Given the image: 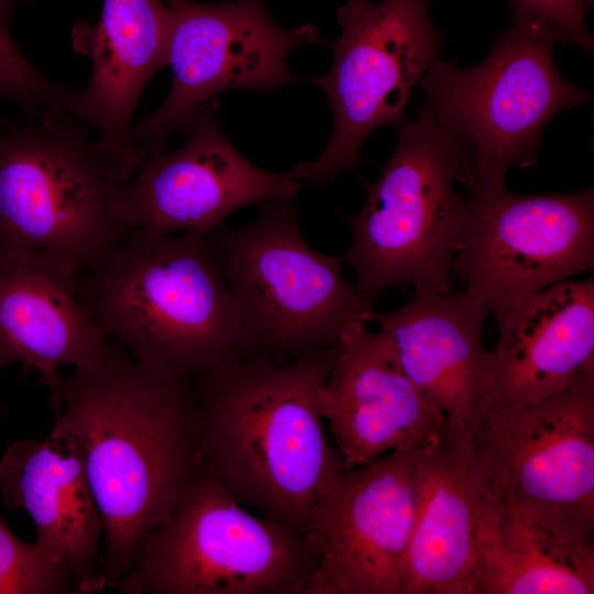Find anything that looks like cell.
I'll use <instances>...</instances> for the list:
<instances>
[{
    "label": "cell",
    "mask_w": 594,
    "mask_h": 594,
    "mask_svg": "<svg viewBox=\"0 0 594 594\" xmlns=\"http://www.w3.org/2000/svg\"><path fill=\"white\" fill-rule=\"evenodd\" d=\"M53 427L78 443L103 521L102 569L118 586L144 535L164 525L202 465L191 377L147 369L109 339L89 371L58 374Z\"/></svg>",
    "instance_id": "cell-1"
},
{
    "label": "cell",
    "mask_w": 594,
    "mask_h": 594,
    "mask_svg": "<svg viewBox=\"0 0 594 594\" xmlns=\"http://www.w3.org/2000/svg\"><path fill=\"white\" fill-rule=\"evenodd\" d=\"M336 353L337 344L286 363L245 355L191 377L202 464L244 507L306 536L345 470L319 406Z\"/></svg>",
    "instance_id": "cell-2"
},
{
    "label": "cell",
    "mask_w": 594,
    "mask_h": 594,
    "mask_svg": "<svg viewBox=\"0 0 594 594\" xmlns=\"http://www.w3.org/2000/svg\"><path fill=\"white\" fill-rule=\"evenodd\" d=\"M107 338L143 366L193 377L245 356L233 295L206 237L135 230L76 274Z\"/></svg>",
    "instance_id": "cell-3"
},
{
    "label": "cell",
    "mask_w": 594,
    "mask_h": 594,
    "mask_svg": "<svg viewBox=\"0 0 594 594\" xmlns=\"http://www.w3.org/2000/svg\"><path fill=\"white\" fill-rule=\"evenodd\" d=\"M397 144L378 178L367 185L363 208L345 220L351 232L343 255L355 286L370 302L394 287L451 292L452 262L469 209L455 190L471 180L462 144L419 108L396 125Z\"/></svg>",
    "instance_id": "cell-4"
},
{
    "label": "cell",
    "mask_w": 594,
    "mask_h": 594,
    "mask_svg": "<svg viewBox=\"0 0 594 594\" xmlns=\"http://www.w3.org/2000/svg\"><path fill=\"white\" fill-rule=\"evenodd\" d=\"M206 240L235 300L246 355L286 363L371 322L373 304L344 278V256L309 245L292 199L266 202L252 222Z\"/></svg>",
    "instance_id": "cell-5"
},
{
    "label": "cell",
    "mask_w": 594,
    "mask_h": 594,
    "mask_svg": "<svg viewBox=\"0 0 594 594\" xmlns=\"http://www.w3.org/2000/svg\"><path fill=\"white\" fill-rule=\"evenodd\" d=\"M557 43L547 24L514 12L509 28L480 64L460 68L437 58L424 75L420 108L469 155L471 180L464 187L506 185L510 168L537 162L549 121L592 99L591 91L560 74Z\"/></svg>",
    "instance_id": "cell-6"
},
{
    "label": "cell",
    "mask_w": 594,
    "mask_h": 594,
    "mask_svg": "<svg viewBox=\"0 0 594 594\" xmlns=\"http://www.w3.org/2000/svg\"><path fill=\"white\" fill-rule=\"evenodd\" d=\"M29 116H0V248L43 252L79 273L135 229L112 209L116 183L92 129L61 106Z\"/></svg>",
    "instance_id": "cell-7"
},
{
    "label": "cell",
    "mask_w": 594,
    "mask_h": 594,
    "mask_svg": "<svg viewBox=\"0 0 594 594\" xmlns=\"http://www.w3.org/2000/svg\"><path fill=\"white\" fill-rule=\"evenodd\" d=\"M309 538L255 516L204 464L169 519L136 544L123 594H307Z\"/></svg>",
    "instance_id": "cell-8"
},
{
    "label": "cell",
    "mask_w": 594,
    "mask_h": 594,
    "mask_svg": "<svg viewBox=\"0 0 594 594\" xmlns=\"http://www.w3.org/2000/svg\"><path fill=\"white\" fill-rule=\"evenodd\" d=\"M472 438L498 501L594 548V375L536 404L484 410Z\"/></svg>",
    "instance_id": "cell-9"
},
{
    "label": "cell",
    "mask_w": 594,
    "mask_h": 594,
    "mask_svg": "<svg viewBox=\"0 0 594 594\" xmlns=\"http://www.w3.org/2000/svg\"><path fill=\"white\" fill-rule=\"evenodd\" d=\"M342 28L330 43V70L314 82L333 113V130L316 158L288 170L299 183L320 186L344 170H355L360 150L373 130L398 125L411 89L420 82L442 45L428 0H381L338 10Z\"/></svg>",
    "instance_id": "cell-10"
},
{
    "label": "cell",
    "mask_w": 594,
    "mask_h": 594,
    "mask_svg": "<svg viewBox=\"0 0 594 594\" xmlns=\"http://www.w3.org/2000/svg\"><path fill=\"white\" fill-rule=\"evenodd\" d=\"M465 188L469 218L452 262L465 292L494 316L594 268V189L521 195Z\"/></svg>",
    "instance_id": "cell-11"
},
{
    "label": "cell",
    "mask_w": 594,
    "mask_h": 594,
    "mask_svg": "<svg viewBox=\"0 0 594 594\" xmlns=\"http://www.w3.org/2000/svg\"><path fill=\"white\" fill-rule=\"evenodd\" d=\"M172 12L169 92L160 108L131 127L146 161L165 152L170 133H188L198 109L228 89L270 92L298 80L288 53L317 41L314 25H278L265 0L199 3L166 0Z\"/></svg>",
    "instance_id": "cell-12"
},
{
    "label": "cell",
    "mask_w": 594,
    "mask_h": 594,
    "mask_svg": "<svg viewBox=\"0 0 594 594\" xmlns=\"http://www.w3.org/2000/svg\"><path fill=\"white\" fill-rule=\"evenodd\" d=\"M418 450H394L345 469L324 490L307 534L319 556L307 594H402Z\"/></svg>",
    "instance_id": "cell-13"
},
{
    "label": "cell",
    "mask_w": 594,
    "mask_h": 594,
    "mask_svg": "<svg viewBox=\"0 0 594 594\" xmlns=\"http://www.w3.org/2000/svg\"><path fill=\"white\" fill-rule=\"evenodd\" d=\"M217 101L196 112L185 144L146 161L123 184H114L117 217L150 234L206 237L234 211L279 199H293L301 183L288 172L263 169L242 155L223 133Z\"/></svg>",
    "instance_id": "cell-14"
},
{
    "label": "cell",
    "mask_w": 594,
    "mask_h": 594,
    "mask_svg": "<svg viewBox=\"0 0 594 594\" xmlns=\"http://www.w3.org/2000/svg\"><path fill=\"white\" fill-rule=\"evenodd\" d=\"M417 506L402 594H475L486 528L498 499L472 435L451 431L416 455Z\"/></svg>",
    "instance_id": "cell-15"
},
{
    "label": "cell",
    "mask_w": 594,
    "mask_h": 594,
    "mask_svg": "<svg viewBox=\"0 0 594 594\" xmlns=\"http://www.w3.org/2000/svg\"><path fill=\"white\" fill-rule=\"evenodd\" d=\"M172 12L163 0H103L97 24L78 23L74 48L91 62L86 88L65 108L98 133L111 179L128 182L146 163L131 136L143 89L166 66Z\"/></svg>",
    "instance_id": "cell-16"
},
{
    "label": "cell",
    "mask_w": 594,
    "mask_h": 594,
    "mask_svg": "<svg viewBox=\"0 0 594 594\" xmlns=\"http://www.w3.org/2000/svg\"><path fill=\"white\" fill-rule=\"evenodd\" d=\"M344 469L362 466L394 450L435 443L443 413L408 378L389 345L366 324L348 330L319 395Z\"/></svg>",
    "instance_id": "cell-17"
},
{
    "label": "cell",
    "mask_w": 594,
    "mask_h": 594,
    "mask_svg": "<svg viewBox=\"0 0 594 594\" xmlns=\"http://www.w3.org/2000/svg\"><path fill=\"white\" fill-rule=\"evenodd\" d=\"M488 309L465 290L418 293L393 312L374 311L399 366L457 433L472 435L491 396L495 364L483 344Z\"/></svg>",
    "instance_id": "cell-18"
},
{
    "label": "cell",
    "mask_w": 594,
    "mask_h": 594,
    "mask_svg": "<svg viewBox=\"0 0 594 594\" xmlns=\"http://www.w3.org/2000/svg\"><path fill=\"white\" fill-rule=\"evenodd\" d=\"M0 492L9 510H25L36 541L67 568L80 594L107 586L103 521L77 441L53 427L43 439L9 442L0 460Z\"/></svg>",
    "instance_id": "cell-19"
},
{
    "label": "cell",
    "mask_w": 594,
    "mask_h": 594,
    "mask_svg": "<svg viewBox=\"0 0 594 594\" xmlns=\"http://www.w3.org/2000/svg\"><path fill=\"white\" fill-rule=\"evenodd\" d=\"M76 274L53 255L0 248V371L21 363L51 389L59 367L100 364L109 338L81 304Z\"/></svg>",
    "instance_id": "cell-20"
},
{
    "label": "cell",
    "mask_w": 594,
    "mask_h": 594,
    "mask_svg": "<svg viewBox=\"0 0 594 594\" xmlns=\"http://www.w3.org/2000/svg\"><path fill=\"white\" fill-rule=\"evenodd\" d=\"M495 318V377L484 410L536 404L594 375L592 278L552 284Z\"/></svg>",
    "instance_id": "cell-21"
},
{
    "label": "cell",
    "mask_w": 594,
    "mask_h": 594,
    "mask_svg": "<svg viewBox=\"0 0 594 594\" xmlns=\"http://www.w3.org/2000/svg\"><path fill=\"white\" fill-rule=\"evenodd\" d=\"M594 548L561 541L498 501L484 534L475 594H593Z\"/></svg>",
    "instance_id": "cell-22"
},
{
    "label": "cell",
    "mask_w": 594,
    "mask_h": 594,
    "mask_svg": "<svg viewBox=\"0 0 594 594\" xmlns=\"http://www.w3.org/2000/svg\"><path fill=\"white\" fill-rule=\"evenodd\" d=\"M0 594H80L65 564L36 540L16 537L0 517Z\"/></svg>",
    "instance_id": "cell-23"
},
{
    "label": "cell",
    "mask_w": 594,
    "mask_h": 594,
    "mask_svg": "<svg viewBox=\"0 0 594 594\" xmlns=\"http://www.w3.org/2000/svg\"><path fill=\"white\" fill-rule=\"evenodd\" d=\"M21 1L30 0H0V101L16 105L29 114L52 106L65 107L74 92L72 88L38 73L11 36L10 16Z\"/></svg>",
    "instance_id": "cell-24"
},
{
    "label": "cell",
    "mask_w": 594,
    "mask_h": 594,
    "mask_svg": "<svg viewBox=\"0 0 594 594\" xmlns=\"http://www.w3.org/2000/svg\"><path fill=\"white\" fill-rule=\"evenodd\" d=\"M514 12L547 24L559 43L593 53L594 40L585 21L587 0H509Z\"/></svg>",
    "instance_id": "cell-25"
},
{
    "label": "cell",
    "mask_w": 594,
    "mask_h": 594,
    "mask_svg": "<svg viewBox=\"0 0 594 594\" xmlns=\"http://www.w3.org/2000/svg\"><path fill=\"white\" fill-rule=\"evenodd\" d=\"M366 0H345V8L348 9H355L358 7H361L364 4Z\"/></svg>",
    "instance_id": "cell-26"
}]
</instances>
